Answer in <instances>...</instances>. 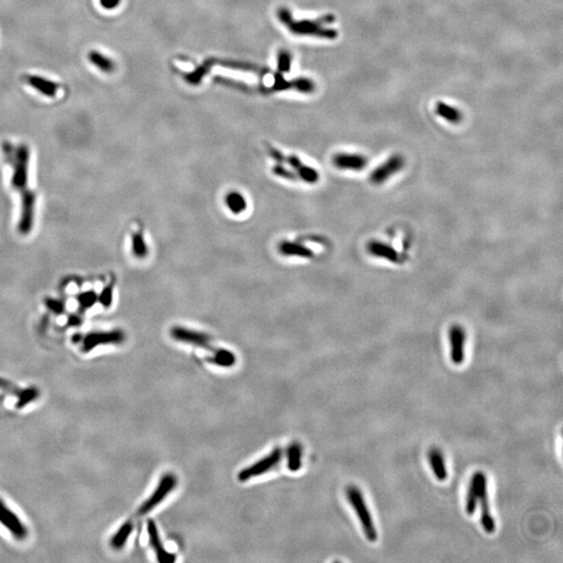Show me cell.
Wrapping results in <instances>:
<instances>
[{
	"mask_svg": "<svg viewBox=\"0 0 563 563\" xmlns=\"http://www.w3.org/2000/svg\"><path fill=\"white\" fill-rule=\"evenodd\" d=\"M4 158L12 167V185L19 192L21 198V213L18 223V231L22 235L32 232L35 221L36 195L29 185V167L31 161V149L25 144H13L5 141L2 144Z\"/></svg>",
	"mask_w": 563,
	"mask_h": 563,
	"instance_id": "cell-1",
	"label": "cell"
},
{
	"mask_svg": "<svg viewBox=\"0 0 563 563\" xmlns=\"http://www.w3.org/2000/svg\"><path fill=\"white\" fill-rule=\"evenodd\" d=\"M277 18L289 32L297 36H311L320 39L335 40L339 35L336 30L326 28L327 24L335 21V17L331 14L315 20H294L289 10L279 9L277 11Z\"/></svg>",
	"mask_w": 563,
	"mask_h": 563,
	"instance_id": "cell-2",
	"label": "cell"
},
{
	"mask_svg": "<svg viewBox=\"0 0 563 563\" xmlns=\"http://www.w3.org/2000/svg\"><path fill=\"white\" fill-rule=\"evenodd\" d=\"M345 496L361 524L366 539L370 543H376L378 541V531L363 494L357 486L349 485L345 489Z\"/></svg>",
	"mask_w": 563,
	"mask_h": 563,
	"instance_id": "cell-3",
	"label": "cell"
},
{
	"mask_svg": "<svg viewBox=\"0 0 563 563\" xmlns=\"http://www.w3.org/2000/svg\"><path fill=\"white\" fill-rule=\"evenodd\" d=\"M267 151L269 157L274 162H280L286 164L291 168L297 176L298 182H302L308 185H315L320 180V174L316 168L310 166L301 161L296 155H285L272 145H267Z\"/></svg>",
	"mask_w": 563,
	"mask_h": 563,
	"instance_id": "cell-4",
	"label": "cell"
},
{
	"mask_svg": "<svg viewBox=\"0 0 563 563\" xmlns=\"http://www.w3.org/2000/svg\"><path fill=\"white\" fill-rule=\"evenodd\" d=\"M315 243H318L317 237L302 235L293 239L280 240L276 245V250L284 258L312 260L316 255L315 247L312 246Z\"/></svg>",
	"mask_w": 563,
	"mask_h": 563,
	"instance_id": "cell-5",
	"label": "cell"
},
{
	"mask_svg": "<svg viewBox=\"0 0 563 563\" xmlns=\"http://www.w3.org/2000/svg\"><path fill=\"white\" fill-rule=\"evenodd\" d=\"M126 335L121 329H115L108 332H92L87 335L76 334L72 337L74 343L81 344L83 353H90L99 345L121 344L125 341Z\"/></svg>",
	"mask_w": 563,
	"mask_h": 563,
	"instance_id": "cell-6",
	"label": "cell"
},
{
	"mask_svg": "<svg viewBox=\"0 0 563 563\" xmlns=\"http://www.w3.org/2000/svg\"><path fill=\"white\" fill-rule=\"evenodd\" d=\"M177 484V479L173 474L167 473L164 476L161 477L157 487L155 488L149 496V498L142 503L140 508L138 509L139 515H145L149 513L151 510L158 507L166 498L167 496L174 490Z\"/></svg>",
	"mask_w": 563,
	"mask_h": 563,
	"instance_id": "cell-7",
	"label": "cell"
},
{
	"mask_svg": "<svg viewBox=\"0 0 563 563\" xmlns=\"http://www.w3.org/2000/svg\"><path fill=\"white\" fill-rule=\"evenodd\" d=\"M170 336L173 340L177 342L193 345L195 347L206 349L210 353L213 351L216 347L212 344V338L208 334H206V333L188 329L182 325L172 326L170 330Z\"/></svg>",
	"mask_w": 563,
	"mask_h": 563,
	"instance_id": "cell-8",
	"label": "cell"
},
{
	"mask_svg": "<svg viewBox=\"0 0 563 563\" xmlns=\"http://www.w3.org/2000/svg\"><path fill=\"white\" fill-rule=\"evenodd\" d=\"M281 458H283V451L279 448H275L265 457L258 460V461H255L249 466L241 470L237 475V478L240 482H246L252 478L262 476L268 471L275 467L280 462Z\"/></svg>",
	"mask_w": 563,
	"mask_h": 563,
	"instance_id": "cell-9",
	"label": "cell"
},
{
	"mask_svg": "<svg viewBox=\"0 0 563 563\" xmlns=\"http://www.w3.org/2000/svg\"><path fill=\"white\" fill-rule=\"evenodd\" d=\"M487 491V477L483 472H476L470 481L466 496L465 511L468 515H473L479 504L480 497Z\"/></svg>",
	"mask_w": 563,
	"mask_h": 563,
	"instance_id": "cell-10",
	"label": "cell"
},
{
	"mask_svg": "<svg viewBox=\"0 0 563 563\" xmlns=\"http://www.w3.org/2000/svg\"><path fill=\"white\" fill-rule=\"evenodd\" d=\"M405 165V159L401 155H393L382 165L377 167L369 176L373 185H382L387 182L391 176L400 172Z\"/></svg>",
	"mask_w": 563,
	"mask_h": 563,
	"instance_id": "cell-11",
	"label": "cell"
},
{
	"mask_svg": "<svg viewBox=\"0 0 563 563\" xmlns=\"http://www.w3.org/2000/svg\"><path fill=\"white\" fill-rule=\"evenodd\" d=\"M449 336L451 345V360L453 364L457 366L462 365L465 360V330L461 325L454 324L450 329Z\"/></svg>",
	"mask_w": 563,
	"mask_h": 563,
	"instance_id": "cell-12",
	"label": "cell"
},
{
	"mask_svg": "<svg viewBox=\"0 0 563 563\" xmlns=\"http://www.w3.org/2000/svg\"><path fill=\"white\" fill-rule=\"evenodd\" d=\"M0 524L6 527L16 539L23 541L27 538L29 534L28 528L2 499H0Z\"/></svg>",
	"mask_w": 563,
	"mask_h": 563,
	"instance_id": "cell-13",
	"label": "cell"
},
{
	"mask_svg": "<svg viewBox=\"0 0 563 563\" xmlns=\"http://www.w3.org/2000/svg\"><path fill=\"white\" fill-rule=\"evenodd\" d=\"M332 163L337 169L345 171H361L366 168L368 160L361 153L339 152L333 157Z\"/></svg>",
	"mask_w": 563,
	"mask_h": 563,
	"instance_id": "cell-14",
	"label": "cell"
},
{
	"mask_svg": "<svg viewBox=\"0 0 563 563\" xmlns=\"http://www.w3.org/2000/svg\"><path fill=\"white\" fill-rule=\"evenodd\" d=\"M147 532H148L150 546H151L153 552L156 553L158 561L162 562V563L173 561L174 556L165 550V548H164V546L161 542V538H160V534H159V531H158L157 524L153 522L152 520H149L147 522Z\"/></svg>",
	"mask_w": 563,
	"mask_h": 563,
	"instance_id": "cell-15",
	"label": "cell"
},
{
	"mask_svg": "<svg viewBox=\"0 0 563 563\" xmlns=\"http://www.w3.org/2000/svg\"><path fill=\"white\" fill-rule=\"evenodd\" d=\"M224 206L232 215H242L248 208L246 196L238 190H231L224 195Z\"/></svg>",
	"mask_w": 563,
	"mask_h": 563,
	"instance_id": "cell-16",
	"label": "cell"
},
{
	"mask_svg": "<svg viewBox=\"0 0 563 563\" xmlns=\"http://www.w3.org/2000/svg\"><path fill=\"white\" fill-rule=\"evenodd\" d=\"M367 251L373 257L386 260L392 263L400 261V253L391 245L382 241H370L367 244Z\"/></svg>",
	"mask_w": 563,
	"mask_h": 563,
	"instance_id": "cell-17",
	"label": "cell"
},
{
	"mask_svg": "<svg viewBox=\"0 0 563 563\" xmlns=\"http://www.w3.org/2000/svg\"><path fill=\"white\" fill-rule=\"evenodd\" d=\"M24 81L35 90L47 97H55L60 89V86L53 81H49L39 75H25Z\"/></svg>",
	"mask_w": 563,
	"mask_h": 563,
	"instance_id": "cell-18",
	"label": "cell"
},
{
	"mask_svg": "<svg viewBox=\"0 0 563 563\" xmlns=\"http://www.w3.org/2000/svg\"><path fill=\"white\" fill-rule=\"evenodd\" d=\"M428 461L435 478L439 482H444L448 479L449 474L442 453L438 449H431L428 452Z\"/></svg>",
	"mask_w": 563,
	"mask_h": 563,
	"instance_id": "cell-19",
	"label": "cell"
},
{
	"mask_svg": "<svg viewBox=\"0 0 563 563\" xmlns=\"http://www.w3.org/2000/svg\"><path fill=\"white\" fill-rule=\"evenodd\" d=\"M481 507V525L483 530L487 534H494L496 532V522L491 515L489 496L488 492H484L479 499Z\"/></svg>",
	"mask_w": 563,
	"mask_h": 563,
	"instance_id": "cell-20",
	"label": "cell"
},
{
	"mask_svg": "<svg viewBox=\"0 0 563 563\" xmlns=\"http://www.w3.org/2000/svg\"><path fill=\"white\" fill-rule=\"evenodd\" d=\"M132 252L137 259H145L149 253V247L144 237L142 226H138L132 234Z\"/></svg>",
	"mask_w": 563,
	"mask_h": 563,
	"instance_id": "cell-21",
	"label": "cell"
},
{
	"mask_svg": "<svg viewBox=\"0 0 563 563\" xmlns=\"http://www.w3.org/2000/svg\"><path fill=\"white\" fill-rule=\"evenodd\" d=\"M134 531V523L132 521H126L118 530L117 532L111 537L110 539V546L114 550H121L125 546L129 537L132 535Z\"/></svg>",
	"mask_w": 563,
	"mask_h": 563,
	"instance_id": "cell-22",
	"label": "cell"
},
{
	"mask_svg": "<svg viewBox=\"0 0 563 563\" xmlns=\"http://www.w3.org/2000/svg\"><path fill=\"white\" fill-rule=\"evenodd\" d=\"M211 357L207 359L208 362H210L211 364H215L221 367H229L236 363V357L234 353L228 349L215 347V349L211 351Z\"/></svg>",
	"mask_w": 563,
	"mask_h": 563,
	"instance_id": "cell-23",
	"label": "cell"
},
{
	"mask_svg": "<svg viewBox=\"0 0 563 563\" xmlns=\"http://www.w3.org/2000/svg\"><path fill=\"white\" fill-rule=\"evenodd\" d=\"M88 59L93 66L104 73H112L116 69L115 62L97 50H91L88 54Z\"/></svg>",
	"mask_w": 563,
	"mask_h": 563,
	"instance_id": "cell-24",
	"label": "cell"
},
{
	"mask_svg": "<svg viewBox=\"0 0 563 563\" xmlns=\"http://www.w3.org/2000/svg\"><path fill=\"white\" fill-rule=\"evenodd\" d=\"M435 112L442 119L453 124H459L462 121V114L458 109L447 105L443 101H437L435 105Z\"/></svg>",
	"mask_w": 563,
	"mask_h": 563,
	"instance_id": "cell-25",
	"label": "cell"
},
{
	"mask_svg": "<svg viewBox=\"0 0 563 563\" xmlns=\"http://www.w3.org/2000/svg\"><path fill=\"white\" fill-rule=\"evenodd\" d=\"M287 467L295 473L300 470L302 464V448L298 442H292L287 449Z\"/></svg>",
	"mask_w": 563,
	"mask_h": 563,
	"instance_id": "cell-26",
	"label": "cell"
},
{
	"mask_svg": "<svg viewBox=\"0 0 563 563\" xmlns=\"http://www.w3.org/2000/svg\"><path fill=\"white\" fill-rule=\"evenodd\" d=\"M40 396V390L37 387H27L23 388L19 396L17 397L16 402V408L17 409H23L27 407L29 404L35 402Z\"/></svg>",
	"mask_w": 563,
	"mask_h": 563,
	"instance_id": "cell-27",
	"label": "cell"
},
{
	"mask_svg": "<svg viewBox=\"0 0 563 563\" xmlns=\"http://www.w3.org/2000/svg\"><path fill=\"white\" fill-rule=\"evenodd\" d=\"M22 387H19L15 383L9 381L8 379H4L0 377V390H3L11 395H14L16 397L19 396V394L22 391Z\"/></svg>",
	"mask_w": 563,
	"mask_h": 563,
	"instance_id": "cell-28",
	"label": "cell"
},
{
	"mask_svg": "<svg viewBox=\"0 0 563 563\" xmlns=\"http://www.w3.org/2000/svg\"><path fill=\"white\" fill-rule=\"evenodd\" d=\"M278 68L280 71H288L291 65V56L287 51H280L278 54Z\"/></svg>",
	"mask_w": 563,
	"mask_h": 563,
	"instance_id": "cell-29",
	"label": "cell"
},
{
	"mask_svg": "<svg viewBox=\"0 0 563 563\" xmlns=\"http://www.w3.org/2000/svg\"><path fill=\"white\" fill-rule=\"evenodd\" d=\"M96 299V296L94 293L92 292H86L84 294H82L80 297H79V301L81 303V306L83 307V309L86 310V309H89L90 307L93 306L94 301Z\"/></svg>",
	"mask_w": 563,
	"mask_h": 563,
	"instance_id": "cell-30",
	"label": "cell"
},
{
	"mask_svg": "<svg viewBox=\"0 0 563 563\" xmlns=\"http://www.w3.org/2000/svg\"><path fill=\"white\" fill-rule=\"evenodd\" d=\"M113 289H114V285L111 284L104 290V292H102V294H101L100 301H101L102 306L106 307V308H108V307L111 306L112 298H113L112 297L113 296Z\"/></svg>",
	"mask_w": 563,
	"mask_h": 563,
	"instance_id": "cell-31",
	"label": "cell"
},
{
	"mask_svg": "<svg viewBox=\"0 0 563 563\" xmlns=\"http://www.w3.org/2000/svg\"><path fill=\"white\" fill-rule=\"evenodd\" d=\"M121 3V0H99L100 6L106 10L116 9Z\"/></svg>",
	"mask_w": 563,
	"mask_h": 563,
	"instance_id": "cell-32",
	"label": "cell"
}]
</instances>
